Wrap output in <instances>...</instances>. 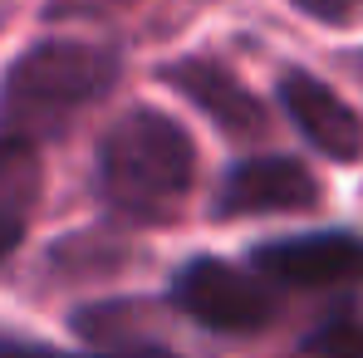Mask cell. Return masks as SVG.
<instances>
[{
  "mask_svg": "<svg viewBox=\"0 0 363 358\" xmlns=\"http://www.w3.org/2000/svg\"><path fill=\"white\" fill-rule=\"evenodd\" d=\"M35 196H40V152H35V142L0 133V260L15 255V245L25 240V221L35 211Z\"/></svg>",
  "mask_w": 363,
  "mask_h": 358,
  "instance_id": "cell-8",
  "label": "cell"
},
{
  "mask_svg": "<svg viewBox=\"0 0 363 358\" xmlns=\"http://www.w3.org/2000/svg\"><path fill=\"white\" fill-rule=\"evenodd\" d=\"M0 358H64L45 344H20V339H0Z\"/></svg>",
  "mask_w": 363,
  "mask_h": 358,
  "instance_id": "cell-11",
  "label": "cell"
},
{
  "mask_svg": "<svg viewBox=\"0 0 363 358\" xmlns=\"http://www.w3.org/2000/svg\"><path fill=\"white\" fill-rule=\"evenodd\" d=\"M172 299L186 309L196 324L216 329V334H250L270 319L275 299L270 285L250 270H236L226 260H191L182 265L172 280Z\"/></svg>",
  "mask_w": 363,
  "mask_h": 358,
  "instance_id": "cell-3",
  "label": "cell"
},
{
  "mask_svg": "<svg viewBox=\"0 0 363 358\" xmlns=\"http://www.w3.org/2000/svg\"><path fill=\"white\" fill-rule=\"evenodd\" d=\"M196 152L177 118L157 108L123 113L99 142V191L108 206L138 221H157L177 206L191 186Z\"/></svg>",
  "mask_w": 363,
  "mask_h": 358,
  "instance_id": "cell-2",
  "label": "cell"
},
{
  "mask_svg": "<svg viewBox=\"0 0 363 358\" xmlns=\"http://www.w3.org/2000/svg\"><path fill=\"white\" fill-rule=\"evenodd\" d=\"M280 104L290 123L304 133L309 147H319L334 162H359L363 157V118L314 74H285L280 84Z\"/></svg>",
  "mask_w": 363,
  "mask_h": 358,
  "instance_id": "cell-6",
  "label": "cell"
},
{
  "mask_svg": "<svg viewBox=\"0 0 363 358\" xmlns=\"http://www.w3.org/2000/svg\"><path fill=\"white\" fill-rule=\"evenodd\" d=\"M304 354L309 358H363V324L339 319V324L309 334V339H304Z\"/></svg>",
  "mask_w": 363,
  "mask_h": 358,
  "instance_id": "cell-9",
  "label": "cell"
},
{
  "mask_svg": "<svg viewBox=\"0 0 363 358\" xmlns=\"http://www.w3.org/2000/svg\"><path fill=\"white\" fill-rule=\"evenodd\" d=\"M255 270L275 285H300V290H324L363 280V240L344 231H319V236L275 240L255 250Z\"/></svg>",
  "mask_w": 363,
  "mask_h": 358,
  "instance_id": "cell-4",
  "label": "cell"
},
{
  "mask_svg": "<svg viewBox=\"0 0 363 358\" xmlns=\"http://www.w3.org/2000/svg\"><path fill=\"white\" fill-rule=\"evenodd\" d=\"M113 84H118V60L104 45L40 40L0 79V133L40 147V138L60 133L79 108L99 104Z\"/></svg>",
  "mask_w": 363,
  "mask_h": 358,
  "instance_id": "cell-1",
  "label": "cell"
},
{
  "mask_svg": "<svg viewBox=\"0 0 363 358\" xmlns=\"http://www.w3.org/2000/svg\"><path fill=\"white\" fill-rule=\"evenodd\" d=\"M319 201V181L295 157H250L231 167L221 181L216 211L221 216H280V211H309Z\"/></svg>",
  "mask_w": 363,
  "mask_h": 358,
  "instance_id": "cell-5",
  "label": "cell"
},
{
  "mask_svg": "<svg viewBox=\"0 0 363 358\" xmlns=\"http://www.w3.org/2000/svg\"><path fill=\"white\" fill-rule=\"evenodd\" d=\"M162 79L177 89L186 104H196L221 133H231V138H255L265 128V113L250 99V89H241L236 74L221 69L216 60H177L162 69Z\"/></svg>",
  "mask_w": 363,
  "mask_h": 358,
  "instance_id": "cell-7",
  "label": "cell"
},
{
  "mask_svg": "<svg viewBox=\"0 0 363 358\" xmlns=\"http://www.w3.org/2000/svg\"><path fill=\"white\" fill-rule=\"evenodd\" d=\"M304 15L324 20V25H354L363 15V0H295Z\"/></svg>",
  "mask_w": 363,
  "mask_h": 358,
  "instance_id": "cell-10",
  "label": "cell"
}]
</instances>
